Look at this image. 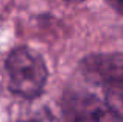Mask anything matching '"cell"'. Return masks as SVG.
<instances>
[{"label":"cell","mask_w":123,"mask_h":122,"mask_svg":"<svg viewBox=\"0 0 123 122\" xmlns=\"http://www.w3.org/2000/svg\"><path fill=\"white\" fill-rule=\"evenodd\" d=\"M67 2H81V0H67Z\"/></svg>","instance_id":"6"},{"label":"cell","mask_w":123,"mask_h":122,"mask_svg":"<svg viewBox=\"0 0 123 122\" xmlns=\"http://www.w3.org/2000/svg\"><path fill=\"white\" fill-rule=\"evenodd\" d=\"M81 72L89 83L103 91V100L123 117V55L92 53L81 61Z\"/></svg>","instance_id":"2"},{"label":"cell","mask_w":123,"mask_h":122,"mask_svg":"<svg viewBox=\"0 0 123 122\" xmlns=\"http://www.w3.org/2000/svg\"><path fill=\"white\" fill-rule=\"evenodd\" d=\"M5 69L12 94L28 100L42 94L48 78V69L36 52L28 47H16L6 56Z\"/></svg>","instance_id":"1"},{"label":"cell","mask_w":123,"mask_h":122,"mask_svg":"<svg viewBox=\"0 0 123 122\" xmlns=\"http://www.w3.org/2000/svg\"><path fill=\"white\" fill-rule=\"evenodd\" d=\"M19 122H59L50 111H42L39 116H34L30 117V119H25V121H19Z\"/></svg>","instance_id":"4"},{"label":"cell","mask_w":123,"mask_h":122,"mask_svg":"<svg viewBox=\"0 0 123 122\" xmlns=\"http://www.w3.org/2000/svg\"><path fill=\"white\" fill-rule=\"evenodd\" d=\"M67 122H123L103 99L89 92H72L64 99Z\"/></svg>","instance_id":"3"},{"label":"cell","mask_w":123,"mask_h":122,"mask_svg":"<svg viewBox=\"0 0 123 122\" xmlns=\"http://www.w3.org/2000/svg\"><path fill=\"white\" fill-rule=\"evenodd\" d=\"M106 2H108V5L111 6L115 13H118V14L123 16V0H106Z\"/></svg>","instance_id":"5"}]
</instances>
